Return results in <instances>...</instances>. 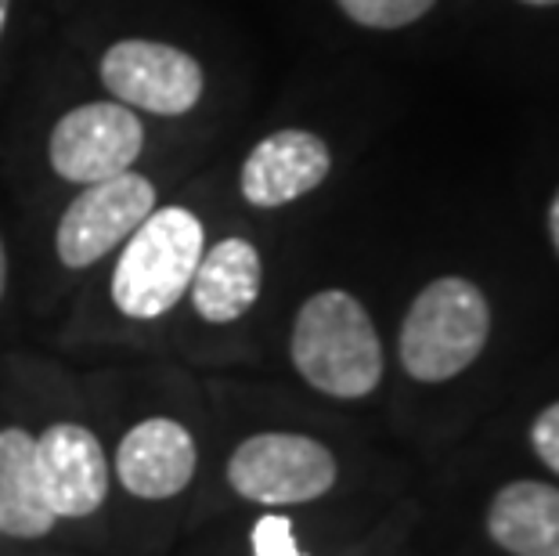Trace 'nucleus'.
<instances>
[{"label":"nucleus","mask_w":559,"mask_h":556,"mask_svg":"<svg viewBox=\"0 0 559 556\" xmlns=\"http://www.w3.org/2000/svg\"><path fill=\"white\" fill-rule=\"evenodd\" d=\"M8 11H11V0H0V37H4V26H8Z\"/></svg>","instance_id":"obj_19"},{"label":"nucleus","mask_w":559,"mask_h":556,"mask_svg":"<svg viewBox=\"0 0 559 556\" xmlns=\"http://www.w3.org/2000/svg\"><path fill=\"white\" fill-rule=\"evenodd\" d=\"M202 224L192 210L163 206L141 221L112 271V300L127 318H159L181 304L202 260Z\"/></svg>","instance_id":"obj_3"},{"label":"nucleus","mask_w":559,"mask_h":556,"mask_svg":"<svg viewBox=\"0 0 559 556\" xmlns=\"http://www.w3.org/2000/svg\"><path fill=\"white\" fill-rule=\"evenodd\" d=\"M336 4L365 29H401L419 22L437 0H336Z\"/></svg>","instance_id":"obj_14"},{"label":"nucleus","mask_w":559,"mask_h":556,"mask_svg":"<svg viewBox=\"0 0 559 556\" xmlns=\"http://www.w3.org/2000/svg\"><path fill=\"white\" fill-rule=\"evenodd\" d=\"M228 484L249 502H311L336 484V459L304 434H257L235 448Z\"/></svg>","instance_id":"obj_4"},{"label":"nucleus","mask_w":559,"mask_h":556,"mask_svg":"<svg viewBox=\"0 0 559 556\" xmlns=\"http://www.w3.org/2000/svg\"><path fill=\"white\" fill-rule=\"evenodd\" d=\"M102 84L116 102L156 116H185L202 98V66L181 47L120 40L102 55Z\"/></svg>","instance_id":"obj_7"},{"label":"nucleus","mask_w":559,"mask_h":556,"mask_svg":"<svg viewBox=\"0 0 559 556\" xmlns=\"http://www.w3.org/2000/svg\"><path fill=\"white\" fill-rule=\"evenodd\" d=\"M44 492L55 517H91L109 492V463L87 427L55 423L37 437Z\"/></svg>","instance_id":"obj_9"},{"label":"nucleus","mask_w":559,"mask_h":556,"mask_svg":"<svg viewBox=\"0 0 559 556\" xmlns=\"http://www.w3.org/2000/svg\"><path fill=\"white\" fill-rule=\"evenodd\" d=\"M549 235H552V246L559 253V192L552 196V206H549Z\"/></svg>","instance_id":"obj_17"},{"label":"nucleus","mask_w":559,"mask_h":556,"mask_svg":"<svg viewBox=\"0 0 559 556\" xmlns=\"http://www.w3.org/2000/svg\"><path fill=\"white\" fill-rule=\"evenodd\" d=\"M141 149H145V127L123 102H91L69 109L47 141L55 174L80 188L130 170Z\"/></svg>","instance_id":"obj_6"},{"label":"nucleus","mask_w":559,"mask_h":556,"mask_svg":"<svg viewBox=\"0 0 559 556\" xmlns=\"http://www.w3.org/2000/svg\"><path fill=\"white\" fill-rule=\"evenodd\" d=\"M260 253L253 242L246 239H224L202 253L195 279L188 293H192L195 311L213 326H228L257 304L260 297Z\"/></svg>","instance_id":"obj_12"},{"label":"nucleus","mask_w":559,"mask_h":556,"mask_svg":"<svg viewBox=\"0 0 559 556\" xmlns=\"http://www.w3.org/2000/svg\"><path fill=\"white\" fill-rule=\"evenodd\" d=\"M156 210V188L148 177L123 170L105 181L83 185V192L69 203L58 221V257L66 268H91L123 246Z\"/></svg>","instance_id":"obj_5"},{"label":"nucleus","mask_w":559,"mask_h":556,"mask_svg":"<svg viewBox=\"0 0 559 556\" xmlns=\"http://www.w3.org/2000/svg\"><path fill=\"white\" fill-rule=\"evenodd\" d=\"M293 365L329 398H365L383 380V347L358 297L321 289L300 307L293 326Z\"/></svg>","instance_id":"obj_1"},{"label":"nucleus","mask_w":559,"mask_h":556,"mask_svg":"<svg viewBox=\"0 0 559 556\" xmlns=\"http://www.w3.org/2000/svg\"><path fill=\"white\" fill-rule=\"evenodd\" d=\"M531 445H534V452L542 456V463L559 473V401L545 409L538 419H534Z\"/></svg>","instance_id":"obj_16"},{"label":"nucleus","mask_w":559,"mask_h":556,"mask_svg":"<svg viewBox=\"0 0 559 556\" xmlns=\"http://www.w3.org/2000/svg\"><path fill=\"white\" fill-rule=\"evenodd\" d=\"M491 336V307L469 279L430 282L404 315L401 365L419 383H444L480 358Z\"/></svg>","instance_id":"obj_2"},{"label":"nucleus","mask_w":559,"mask_h":556,"mask_svg":"<svg viewBox=\"0 0 559 556\" xmlns=\"http://www.w3.org/2000/svg\"><path fill=\"white\" fill-rule=\"evenodd\" d=\"M487 535L516 556H559V488L513 481L495 495Z\"/></svg>","instance_id":"obj_13"},{"label":"nucleus","mask_w":559,"mask_h":556,"mask_svg":"<svg viewBox=\"0 0 559 556\" xmlns=\"http://www.w3.org/2000/svg\"><path fill=\"white\" fill-rule=\"evenodd\" d=\"M116 473L123 488L138 499H170L192 481L195 441L181 423L145 419L123 437Z\"/></svg>","instance_id":"obj_10"},{"label":"nucleus","mask_w":559,"mask_h":556,"mask_svg":"<svg viewBox=\"0 0 559 556\" xmlns=\"http://www.w3.org/2000/svg\"><path fill=\"white\" fill-rule=\"evenodd\" d=\"M4 282H8V257H4V242H0V297H4Z\"/></svg>","instance_id":"obj_18"},{"label":"nucleus","mask_w":559,"mask_h":556,"mask_svg":"<svg viewBox=\"0 0 559 556\" xmlns=\"http://www.w3.org/2000/svg\"><path fill=\"white\" fill-rule=\"evenodd\" d=\"M253 556H304L285 517H264L253 528Z\"/></svg>","instance_id":"obj_15"},{"label":"nucleus","mask_w":559,"mask_h":556,"mask_svg":"<svg viewBox=\"0 0 559 556\" xmlns=\"http://www.w3.org/2000/svg\"><path fill=\"white\" fill-rule=\"evenodd\" d=\"M520 4H531V8H552L559 0H520Z\"/></svg>","instance_id":"obj_20"},{"label":"nucleus","mask_w":559,"mask_h":556,"mask_svg":"<svg viewBox=\"0 0 559 556\" xmlns=\"http://www.w3.org/2000/svg\"><path fill=\"white\" fill-rule=\"evenodd\" d=\"M55 520L44 492L37 437L19 427L0 430V531L15 539H40Z\"/></svg>","instance_id":"obj_11"},{"label":"nucleus","mask_w":559,"mask_h":556,"mask_svg":"<svg viewBox=\"0 0 559 556\" xmlns=\"http://www.w3.org/2000/svg\"><path fill=\"white\" fill-rule=\"evenodd\" d=\"M332 170V152L311 130H278L257 141L242 163V199L249 206L275 210L296 203L325 181Z\"/></svg>","instance_id":"obj_8"}]
</instances>
